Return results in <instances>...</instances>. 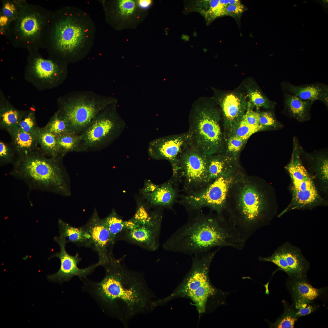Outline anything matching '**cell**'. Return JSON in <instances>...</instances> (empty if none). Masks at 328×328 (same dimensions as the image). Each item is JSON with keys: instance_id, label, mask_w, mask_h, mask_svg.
Masks as SVG:
<instances>
[{"instance_id": "18", "label": "cell", "mask_w": 328, "mask_h": 328, "mask_svg": "<svg viewBox=\"0 0 328 328\" xmlns=\"http://www.w3.org/2000/svg\"><path fill=\"white\" fill-rule=\"evenodd\" d=\"M54 241L59 245L60 251L52 255L49 258H58L60 261L59 269L56 273L47 276L48 279L51 282L60 284L69 281L75 276L78 277L81 280L87 278L88 275L92 273L96 268L99 266L98 262L84 268H80L78 264L81 260L77 253L74 255H69L65 249L67 243L66 239L61 236L55 237Z\"/></svg>"}, {"instance_id": "3", "label": "cell", "mask_w": 328, "mask_h": 328, "mask_svg": "<svg viewBox=\"0 0 328 328\" xmlns=\"http://www.w3.org/2000/svg\"><path fill=\"white\" fill-rule=\"evenodd\" d=\"M95 23L83 10L65 6L54 11L46 48L49 58L67 64L85 58L94 43Z\"/></svg>"}, {"instance_id": "17", "label": "cell", "mask_w": 328, "mask_h": 328, "mask_svg": "<svg viewBox=\"0 0 328 328\" xmlns=\"http://www.w3.org/2000/svg\"><path fill=\"white\" fill-rule=\"evenodd\" d=\"M213 89L212 97L221 111L224 127L231 135L247 109L248 102L246 95L240 88L231 91Z\"/></svg>"}, {"instance_id": "26", "label": "cell", "mask_w": 328, "mask_h": 328, "mask_svg": "<svg viewBox=\"0 0 328 328\" xmlns=\"http://www.w3.org/2000/svg\"><path fill=\"white\" fill-rule=\"evenodd\" d=\"M58 224L60 236L65 237L67 243H72L78 247L91 248V236L84 226L76 227L60 218Z\"/></svg>"}, {"instance_id": "22", "label": "cell", "mask_w": 328, "mask_h": 328, "mask_svg": "<svg viewBox=\"0 0 328 328\" xmlns=\"http://www.w3.org/2000/svg\"><path fill=\"white\" fill-rule=\"evenodd\" d=\"M302 160L305 162L307 169L312 176L317 188L326 195L328 190V155L326 150L306 152L300 145Z\"/></svg>"}, {"instance_id": "39", "label": "cell", "mask_w": 328, "mask_h": 328, "mask_svg": "<svg viewBox=\"0 0 328 328\" xmlns=\"http://www.w3.org/2000/svg\"><path fill=\"white\" fill-rule=\"evenodd\" d=\"M39 127L36 124L35 110L33 108L26 110L18 128L26 132L36 134Z\"/></svg>"}, {"instance_id": "36", "label": "cell", "mask_w": 328, "mask_h": 328, "mask_svg": "<svg viewBox=\"0 0 328 328\" xmlns=\"http://www.w3.org/2000/svg\"><path fill=\"white\" fill-rule=\"evenodd\" d=\"M284 307L282 314L275 321L271 324V327L275 328H293L295 322L298 320L296 310L288 302L282 300Z\"/></svg>"}, {"instance_id": "14", "label": "cell", "mask_w": 328, "mask_h": 328, "mask_svg": "<svg viewBox=\"0 0 328 328\" xmlns=\"http://www.w3.org/2000/svg\"><path fill=\"white\" fill-rule=\"evenodd\" d=\"M28 51L24 73L25 80L40 91L55 88L63 83L68 75L67 64L45 58L38 50Z\"/></svg>"}, {"instance_id": "20", "label": "cell", "mask_w": 328, "mask_h": 328, "mask_svg": "<svg viewBox=\"0 0 328 328\" xmlns=\"http://www.w3.org/2000/svg\"><path fill=\"white\" fill-rule=\"evenodd\" d=\"M83 226L91 236V249L97 254L99 266L103 267L114 256L113 250L114 244L111 240L109 231L95 209Z\"/></svg>"}, {"instance_id": "8", "label": "cell", "mask_w": 328, "mask_h": 328, "mask_svg": "<svg viewBox=\"0 0 328 328\" xmlns=\"http://www.w3.org/2000/svg\"><path fill=\"white\" fill-rule=\"evenodd\" d=\"M220 248L191 256V266L184 279L169 296L157 299L156 306L164 305L176 298L185 297L193 301L200 314L206 312L210 300L218 293L210 282L209 273L211 264Z\"/></svg>"}, {"instance_id": "42", "label": "cell", "mask_w": 328, "mask_h": 328, "mask_svg": "<svg viewBox=\"0 0 328 328\" xmlns=\"http://www.w3.org/2000/svg\"><path fill=\"white\" fill-rule=\"evenodd\" d=\"M259 112V123L264 128L276 129H281L283 125L276 118L274 114L270 111Z\"/></svg>"}, {"instance_id": "37", "label": "cell", "mask_w": 328, "mask_h": 328, "mask_svg": "<svg viewBox=\"0 0 328 328\" xmlns=\"http://www.w3.org/2000/svg\"><path fill=\"white\" fill-rule=\"evenodd\" d=\"M43 128L57 137L72 132L68 122L58 110Z\"/></svg>"}, {"instance_id": "29", "label": "cell", "mask_w": 328, "mask_h": 328, "mask_svg": "<svg viewBox=\"0 0 328 328\" xmlns=\"http://www.w3.org/2000/svg\"><path fill=\"white\" fill-rule=\"evenodd\" d=\"M313 103L302 100L294 95L287 94L285 97L284 111L292 118L300 122L310 119V108Z\"/></svg>"}, {"instance_id": "45", "label": "cell", "mask_w": 328, "mask_h": 328, "mask_svg": "<svg viewBox=\"0 0 328 328\" xmlns=\"http://www.w3.org/2000/svg\"><path fill=\"white\" fill-rule=\"evenodd\" d=\"M245 141L235 135H231L227 142V149L230 152L238 153L241 149Z\"/></svg>"}, {"instance_id": "27", "label": "cell", "mask_w": 328, "mask_h": 328, "mask_svg": "<svg viewBox=\"0 0 328 328\" xmlns=\"http://www.w3.org/2000/svg\"><path fill=\"white\" fill-rule=\"evenodd\" d=\"M0 92V128L8 132L18 127L26 111H20L15 108L1 90Z\"/></svg>"}, {"instance_id": "2", "label": "cell", "mask_w": 328, "mask_h": 328, "mask_svg": "<svg viewBox=\"0 0 328 328\" xmlns=\"http://www.w3.org/2000/svg\"><path fill=\"white\" fill-rule=\"evenodd\" d=\"M196 214L166 240L164 250L192 256L217 248H244L246 241L232 221L217 214Z\"/></svg>"}, {"instance_id": "11", "label": "cell", "mask_w": 328, "mask_h": 328, "mask_svg": "<svg viewBox=\"0 0 328 328\" xmlns=\"http://www.w3.org/2000/svg\"><path fill=\"white\" fill-rule=\"evenodd\" d=\"M126 125L118 111L117 103L108 105L79 134L80 152L99 150L107 147L119 137Z\"/></svg>"}, {"instance_id": "15", "label": "cell", "mask_w": 328, "mask_h": 328, "mask_svg": "<svg viewBox=\"0 0 328 328\" xmlns=\"http://www.w3.org/2000/svg\"><path fill=\"white\" fill-rule=\"evenodd\" d=\"M191 145V136L187 131L151 141L148 145V153L152 159L169 161L172 166L173 176L176 177L178 174L180 157Z\"/></svg>"}, {"instance_id": "16", "label": "cell", "mask_w": 328, "mask_h": 328, "mask_svg": "<svg viewBox=\"0 0 328 328\" xmlns=\"http://www.w3.org/2000/svg\"><path fill=\"white\" fill-rule=\"evenodd\" d=\"M258 260L273 263L278 267L276 271H283L290 278L306 277L310 268L300 249L289 242L278 247L268 257L259 256Z\"/></svg>"}, {"instance_id": "44", "label": "cell", "mask_w": 328, "mask_h": 328, "mask_svg": "<svg viewBox=\"0 0 328 328\" xmlns=\"http://www.w3.org/2000/svg\"><path fill=\"white\" fill-rule=\"evenodd\" d=\"M319 305L314 302H306L301 304L295 309L296 311L298 318L309 314L316 311Z\"/></svg>"}, {"instance_id": "41", "label": "cell", "mask_w": 328, "mask_h": 328, "mask_svg": "<svg viewBox=\"0 0 328 328\" xmlns=\"http://www.w3.org/2000/svg\"><path fill=\"white\" fill-rule=\"evenodd\" d=\"M264 130L261 126L251 125L241 120L231 135L236 136L246 141L253 134Z\"/></svg>"}, {"instance_id": "31", "label": "cell", "mask_w": 328, "mask_h": 328, "mask_svg": "<svg viewBox=\"0 0 328 328\" xmlns=\"http://www.w3.org/2000/svg\"><path fill=\"white\" fill-rule=\"evenodd\" d=\"M243 85L248 103L252 108L255 107L257 110L261 108L267 109L273 108L275 104L266 96L253 79L248 78Z\"/></svg>"}, {"instance_id": "13", "label": "cell", "mask_w": 328, "mask_h": 328, "mask_svg": "<svg viewBox=\"0 0 328 328\" xmlns=\"http://www.w3.org/2000/svg\"><path fill=\"white\" fill-rule=\"evenodd\" d=\"M244 177L236 172L234 168L209 183L203 190L186 196L185 201L191 210L196 212L208 207L219 216L228 213L227 201L235 185Z\"/></svg>"}, {"instance_id": "34", "label": "cell", "mask_w": 328, "mask_h": 328, "mask_svg": "<svg viewBox=\"0 0 328 328\" xmlns=\"http://www.w3.org/2000/svg\"><path fill=\"white\" fill-rule=\"evenodd\" d=\"M36 135L39 149L41 153L50 157H56L60 156L57 136L43 127H39Z\"/></svg>"}, {"instance_id": "1", "label": "cell", "mask_w": 328, "mask_h": 328, "mask_svg": "<svg viewBox=\"0 0 328 328\" xmlns=\"http://www.w3.org/2000/svg\"><path fill=\"white\" fill-rule=\"evenodd\" d=\"M125 256L111 258L103 267L105 275L100 282L87 278L81 280L83 290L94 300L102 311L126 326L135 316L152 311L156 299L143 274L126 267Z\"/></svg>"}, {"instance_id": "48", "label": "cell", "mask_w": 328, "mask_h": 328, "mask_svg": "<svg viewBox=\"0 0 328 328\" xmlns=\"http://www.w3.org/2000/svg\"><path fill=\"white\" fill-rule=\"evenodd\" d=\"M242 4L241 1L240 0H229V5H236Z\"/></svg>"}, {"instance_id": "46", "label": "cell", "mask_w": 328, "mask_h": 328, "mask_svg": "<svg viewBox=\"0 0 328 328\" xmlns=\"http://www.w3.org/2000/svg\"><path fill=\"white\" fill-rule=\"evenodd\" d=\"M245 9L242 4L236 5H228L225 9L226 15H229L234 18L238 17L245 10Z\"/></svg>"}, {"instance_id": "24", "label": "cell", "mask_w": 328, "mask_h": 328, "mask_svg": "<svg viewBox=\"0 0 328 328\" xmlns=\"http://www.w3.org/2000/svg\"><path fill=\"white\" fill-rule=\"evenodd\" d=\"M142 193L150 205L153 206L170 207L176 197L175 190L170 182L157 185L147 180Z\"/></svg>"}, {"instance_id": "33", "label": "cell", "mask_w": 328, "mask_h": 328, "mask_svg": "<svg viewBox=\"0 0 328 328\" xmlns=\"http://www.w3.org/2000/svg\"><path fill=\"white\" fill-rule=\"evenodd\" d=\"M231 159L221 154L209 157L207 167V182L210 183L233 168Z\"/></svg>"}, {"instance_id": "9", "label": "cell", "mask_w": 328, "mask_h": 328, "mask_svg": "<svg viewBox=\"0 0 328 328\" xmlns=\"http://www.w3.org/2000/svg\"><path fill=\"white\" fill-rule=\"evenodd\" d=\"M58 111L68 122L72 132L79 135L103 109L118 103L115 97L91 91H77L60 96Z\"/></svg>"}, {"instance_id": "25", "label": "cell", "mask_w": 328, "mask_h": 328, "mask_svg": "<svg viewBox=\"0 0 328 328\" xmlns=\"http://www.w3.org/2000/svg\"><path fill=\"white\" fill-rule=\"evenodd\" d=\"M286 87L289 91L302 100L313 103L319 100L328 106V87L324 84H314L296 86L288 84Z\"/></svg>"}, {"instance_id": "35", "label": "cell", "mask_w": 328, "mask_h": 328, "mask_svg": "<svg viewBox=\"0 0 328 328\" xmlns=\"http://www.w3.org/2000/svg\"><path fill=\"white\" fill-rule=\"evenodd\" d=\"M60 155L63 156L71 152H80L81 141L80 135L69 132L57 137Z\"/></svg>"}, {"instance_id": "19", "label": "cell", "mask_w": 328, "mask_h": 328, "mask_svg": "<svg viewBox=\"0 0 328 328\" xmlns=\"http://www.w3.org/2000/svg\"><path fill=\"white\" fill-rule=\"evenodd\" d=\"M107 22L117 30L128 27L141 19L143 11L137 1L131 0H99Z\"/></svg>"}, {"instance_id": "28", "label": "cell", "mask_w": 328, "mask_h": 328, "mask_svg": "<svg viewBox=\"0 0 328 328\" xmlns=\"http://www.w3.org/2000/svg\"><path fill=\"white\" fill-rule=\"evenodd\" d=\"M8 132L11 137V143L18 157L39 150L36 134L26 132L18 127Z\"/></svg>"}, {"instance_id": "4", "label": "cell", "mask_w": 328, "mask_h": 328, "mask_svg": "<svg viewBox=\"0 0 328 328\" xmlns=\"http://www.w3.org/2000/svg\"><path fill=\"white\" fill-rule=\"evenodd\" d=\"M234 187L235 202L228 209L241 237L246 241L275 216L276 194L272 187L262 179L253 181L244 177Z\"/></svg>"}, {"instance_id": "38", "label": "cell", "mask_w": 328, "mask_h": 328, "mask_svg": "<svg viewBox=\"0 0 328 328\" xmlns=\"http://www.w3.org/2000/svg\"><path fill=\"white\" fill-rule=\"evenodd\" d=\"M102 219L109 231L111 240L114 244L116 237L125 229V221L123 220L114 210Z\"/></svg>"}, {"instance_id": "5", "label": "cell", "mask_w": 328, "mask_h": 328, "mask_svg": "<svg viewBox=\"0 0 328 328\" xmlns=\"http://www.w3.org/2000/svg\"><path fill=\"white\" fill-rule=\"evenodd\" d=\"M63 157H49L39 150L18 157L9 173L24 182L30 190L68 196L71 194L70 181Z\"/></svg>"}, {"instance_id": "23", "label": "cell", "mask_w": 328, "mask_h": 328, "mask_svg": "<svg viewBox=\"0 0 328 328\" xmlns=\"http://www.w3.org/2000/svg\"><path fill=\"white\" fill-rule=\"evenodd\" d=\"M285 286L290 294L292 301V305L294 308L306 302L316 303V301L317 300L327 296V288L318 289L314 287L307 276L293 278L288 277Z\"/></svg>"}, {"instance_id": "7", "label": "cell", "mask_w": 328, "mask_h": 328, "mask_svg": "<svg viewBox=\"0 0 328 328\" xmlns=\"http://www.w3.org/2000/svg\"><path fill=\"white\" fill-rule=\"evenodd\" d=\"M54 11L27 3L9 25L5 36L15 48L46 49Z\"/></svg>"}, {"instance_id": "32", "label": "cell", "mask_w": 328, "mask_h": 328, "mask_svg": "<svg viewBox=\"0 0 328 328\" xmlns=\"http://www.w3.org/2000/svg\"><path fill=\"white\" fill-rule=\"evenodd\" d=\"M229 0H210L198 1L196 7L208 22L217 17L225 15V9Z\"/></svg>"}, {"instance_id": "43", "label": "cell", "mask_w": 328, "mask_h": 328, "mask_svg": "<svg viewBox=\"0 0 328 328\" xmlns=\"http://www.w3.org/2000/svg\"><path fill=\"white\" fill-rule=\"evenodd\" d=\"M259 115L258 110L254 111L248 103L246 111L241 120L251 125L261 126L259 123Z\"/></svg>"}, {"instance_id": "21", "label": "cell", "mask_w": 328, "mask_h": 328, "mask_svg": "<svg viewBox=\"0 0 328 328\" xmlns=\"http://www.w3.org/2000/svg\"><path fill=\"white\" fill-rule=\"evenodd\" d=\"M209 158L191 145L180 157L178 174L181 173L189 185L207 183Z\"/></svg>"}, {"instance_id": "10", "label": "cell", "mask_w": 328, "mask_h": 328, "mask_svg": "<svg viewBox=\"0 0 328 328\" xmlns=\"http://www.w3.org/2000/svg\"><path fill=\"white\" fill-rule=\"evenodd\" d=\"M293 142L291 158L285 167L290 178L289 189L292 199L288 206L278 215V217L294 210H310L328 204L321 196L312 176L303 163L297 138H293Z\"/></svg>"}, {"instance_id": "12", "label": "cell", "mask_w": 328, "mask_h": 328, "mask_svg": "<svg viewBox=\"0 0 328 328\" xmlns=\"http://www.w3.org/2000/svg\"><path fill=\"white\" fill-rule=\"evenodd\" d=\"M162 218V209L149 212L145 207L140 206L134 216L126 221L125 230L117 236L115 242L122 240L148 251H156L160 246Z\"/></svg>"}, {"instance_id": "30", "label": "cell", "mask_w": 328, "mask_h": 328, "mask_svg": "<svg viewBox=\"0 0 328 328\" xmlns=\"http://www.w3.org/2000/svg\"><path fill=\"white\" fill-rule=\"evenodd\" d=\"M27 3L24 0H2L0 11L1 35H5L11 23L18 17Z\"/></svg>"}, {"instance_id": "47", "label": "cell", "mask_w": 328, "mask_h": 328, "mask_svg": "<svg viewBox=\"0 0 328 328\" xmlns=\"http://www.w3.org/2000/svg\"><path fill=\"white\" fill-rule=\"evenodd\" d=\"M152 1L151 0H140L137 1L138 6L141 9L147 8L152 3Z\"/></svg>"}, {"instance_id": "6", "label": "cell", "mask_w": 328, "mask_h": 328, "mask_svg": "<svg viewBox=\"0 0 328 328\" xmlns=\"http://www.w3.org/2000/svg\"><path fill=\"white\" fill-rule=\"evenodd\" d=\"M221 114L212 97H200L192 105L188 131L192 145L207 156L222 151L224 138L220 124Z\"/></svg>"}, {"instance_id": "40", "label": "cell", "mask_w": 328, "mask_h": 328, "mask_svg": "<svg viewBox=\"0 0 328 328\" xmlns=\"http://www.w3.org/2000/svg\"><path fill=\"white\" fill-rule=\"evenodd\" d=\"M18 157V154L11 142L0 141V165L3 166L12 164Z\"/></svg>"}]
</instances>
